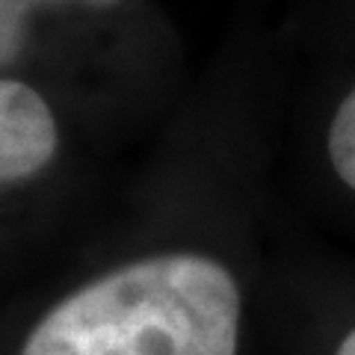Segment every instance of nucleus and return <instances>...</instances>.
Masks as SVG:
<instances>
[{"mask_svg": "<svg viewBox=\"0 0 355 355\" xmlns=\"http://www.w3.org/2000/svg\"><path fill=\"white\" fill-rule=\"evenodd\" d=\"M335 355H355V326L347 331V335L340 338V343H338Z\"/></svg>", "mask_w": 355, "mask_h": 355, "instance_id": "5", "label": "nucleus"}, {"mask_svg": "<svg viewBox=\"0 0 355 355\" xmlns=\"http://www.w3.org/2000/svg\"><path fill=\"white\" fill-rule=\"evenodd\" d=\"M240 317L228 266L196 252L154 254L65 296L21 355H237Z\"/></svg>", "mask_w": 355, "mask_h": 355, "instance_id": "1", "label": "nucleus"}, {"mask_svg": "<svg viewBox=\"0 0 355 355\" xmlns=\"http://www.w3.org/2000/svg\"><path fill=\"white\" fill-rule=\"evenodd\" d=\"M57 146V119L42 92L15 77H0V184L39 175Z\"/></svg>", "mask_w": 355, "mask_h": 355, "instance_id": "2", "label": "nucleus"}, {"mask_svg": "<svg viewBox=\"0 0 355 355\" xmlns=\"http://www.w3.org/2000/svg\"><path fill=\"white\" fill-rule=\"evenodd\" d=\"M326 151L335 175L355 193V89L335 110V119L329 125Z\"/></svg>", "mask_w": 355, "mask_h": 355, "instance_id": "4", "label": "nucleus"}, {"mask_svg": "<svg viewBox=\"0 0 355 355\" xmlns=\"http://www.w3.org/2000/svg\"><path fill=\"white\" fill-rule=\"evenodd\" d=\"M119 0H0V69H9L27 48L30 18L39 9H110Z\"/></svg>", "mask_w": 355, "mask_h": 355, "instance_id": "3", "label": "nucleus"}]
</instances>
